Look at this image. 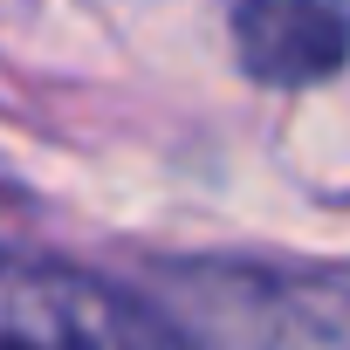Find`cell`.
I'll return each instance as SVG.
<instances>
[{"instance_id": "6da1fadb", "label": "cell", "mask_w": 350, "mask_h": 350, "mask_svg": "<svg viewBox=\"0 0 350 350\" xmlns=\"http://www.w3.org/2000/svg\"><path fill=\"white\" fill-rule=\"evenodd\" d=\"M234 55L254 83H323L350 55V0H234Z\"/></svg>"}, {"instance_id": "7a4b0ae2", "label": "cell", "mask_w": 350, "mask_h": 350, "mask_svg": "<svg viewBox=\"0 0 350 350\" xmlns=\"http://www.w3.org/2000/svg\"><path fill=\"white\" fill-rule=\"evenodd\" d=\"M0 350H35V343L28 336H0Z\"/></svg>"}]
</instances>
